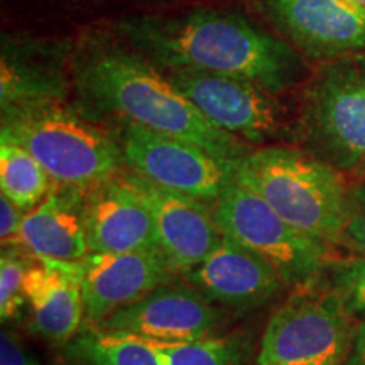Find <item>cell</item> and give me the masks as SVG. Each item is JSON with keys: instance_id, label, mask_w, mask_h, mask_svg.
<instances>
[{"instance_id": "1", "label": "cell", "mask_w": 365, "mask_h": 365, "mask_svg": "<svg viewBox=\"0 0 365 365\" xmlns=\"http://www.w3.org/2000/svg\"><path fill=\"white\" fill-rule=\"evenodd\" d=\"M122 34L153 65L235 76L281 93L304 78L303 58L240 16L193 12L182 17H134Z\"/></svg>"}, {"instance_id": "2", "label": "cell", "mask_w": 365, "mask_h": 365, "mask_svg": "<svg viewBox=\"0 0 365 365\" xmlns=\"http://www.w3.org/2000/svg\"><path fill=\"white\" fill-rule=\"evenodd\" d=\"M78 85L100 108L198 145L225 163L249 153L235 135L213 125L148 59L117 48L102 49L81 63Z\"/></svg>"}, {"instance_id": "3", "label": "cell", "mask_w": 365, "mask_h": 365, "mask_svg": "<svg viewBox=\"0 0 365 365\" xmlns=\"http://www.w3.org/2000/svg\"><path fill=\"white\" fill-rule=\"evenodd\" d=\"M234 178L291 225L327 244H341L349 190L340 171L313 154L267 145L235 161Z\"/></svg>"}, {"instance_id": "4", "label": "cell", "mask_w": 365, "mask_h": 365, "mask_svg": "<svg viewBox=\"0 0 365 365\" xmlns=\"http://www.w3.org/2000/svg\"><path fill=\"white\" fill-rule=\"evenodd\" d=\"M0 137L29 150L56 185L68 188L88 190L125 164L120 144L53 103L6 112Z\"/></svg>"}, {"instance_id": "5", "label": "cell", "mask_w": 365, "mask_h": 365, "mask_svg": "<svg viewBox=\"0 0 365 365\" xmlns=\"http://www.w3.org/2000/svg\"><path fill=\"white\" fill-rule=\"evenodd\" d=\"M301 132L309 154L336 171L365 166V53L319 66L304 91Z\"/></svg>"}, {"instance_id": "6", "label": "cell", "mask_w": 365, "mask_h": 365, "mask_svg": "<svg viewBox=\"0 0 365 365\" xmlns=\"http://www.w3.org/2000/svg\"><path fill=\"white\" fill-rule=\"evenodd\" d=\"M213 217L222 235L271 262L286 286H312L330 264L327 242L291 225L235 178L213 203Z\"/></svg>"}, {"instance_id": "7", "label": "cell", "mask_w": 365, "mask_h": 365, "mask_svg": "<svg viewBox=\"0 0 365 365\" xmlns=\"http://www.w3.org/2000/svg\"><path fill=\"white\" fill-rule=\"evenodd\" d=\"M354 333L352 317L330 287H299L269 318L255 365H344Z\"/></svg>"}, {"instance_id": "8", "label": "cell", "mask_w": 365, "mask_h": 365, "mask_svg": "<svg viewBox=\"0 0 365 365\" xmlns=\"http://www.w3.org/2000/svg\"><path fill=\"white\" fill-rule=\"evenodd\" d=\"M118 144L124 163L137 176L200 202L215 203L234 180L235 163L222 161L198 145L144 125L129 122Z\"/></svg>"}, {"instance_id": "9", "label": "cell", "mask_w": 365, "mask_h": 365, "mask_svg": "<svg viewBox=\"0 0 365 365\" xmlns=\"http://www.w3.org/2000/svg\"><path fill=\"white\" fill-rule=\"evenodd\" d=\"M168 78L218 129L252 144L279 137L284 108L264 86L198 70H170Z\"/></svg>"}, {"instance_id": "10", "label": "cell", "mask_w": 365, "mask_h": 365, "mask_svg": "<svg viewBox=\"0 0 365 365\" xmlns=\"http://www.w3.org/2000/svg\"><path fill=\"white\" fill-rule=\"evenodd\" d=\"M223 322L220 307L210 303L195 287L170 282L118 309L97 328L150 341L186 344L220 336Z\"/></svg>"}, {"instance_id": "11", "label": "cell", "mask_w": 365, "mask_h": 365, "mask_svg": "<svg viewBox=\"0 0 365 365\" xmlns=\"http://www.w3.org/2000/svg\"><path fill=\"white\" fill-rule=\"evenodd\" d=\"M182 279L210 303L235 312L266 307L286 287L271 262L225 235L203 262L182 274Z\"/></svg>"}, {"instance_id": "12", "label": "cell", "mask_w": 365, "mask_h": 365, "mask_svg": "<svg viewBox=\"0 0 365 365\" xmlns=\"http://www.w3.org/2000/svg\"><path fill=\"white\" fill-rule=\"evenodd\" d=\"M129 180L148 205L156 227L158 249L175 274H186L203 262L222 240L213 208L175 191L159 188L130 173Z\"/></svg>"}, {"instance_id": "13", "label": "cell", "mask_w": 365, "mask_h": 365, "mask_svg": "<svg viewBox=\"0 0 365 365\" xmlns=\"http://www.w3.org/2000/svg\"><path fill=\"white\" fill-rule=\"evenodd\" d=\"M267 11L308 56L330 61L365 51V11L355 0H267Z\"/></svg>"}, {"instance_id": "14", "label": "cell", "mask_w": 365, "mask_h": 365, "mask_svg": "<svg viewBox=\"0 0 365 365\" xmlns=\"http://www.w3.org/2000/svg\"><path fill=\"white\" fill-rule=\"evenodd\" d=\"M88 190L85 195V228L90 252L159 254L153 215L129 175L117 173Z\"/></svg>"}, {"instance_id": "15", "label": "cell", "mask_w": 365, "mask_h": 365, "mask_svg": "<svg viewBox=\"0 0 365 365\" xmlns=\"http://www.w3.org/2000/svg\"><path fill=\"white\" fill-rule=\"evenodd\" d=\"M176 274L156 252L93 254L81 261L85 322L97 327L118 309L143 299Z\"/></svg>"}, {"instance_id": "16", "label": "cell", "mask_w": 365, "mask_h": 365, "mask_svg": "<svg viewBox=\"0 0 365 365\" xmlns=\"http://www.w3.org/2000/svg\"><path fill=\"white\" fill-rule=\"evenodd\" d=\"M24 293L31 307V328L46 341L63 346L81 330V261H41L31 266Z\"/></svg>"}, {"instance_id": "17", "label": "cell", "mask_w": 365, "mask_h": 365, "mask_svg": "<svg viewBox=\"0 0 365 365\" xmlns=\"http://www.w3.org/2000/svg\"><path fill=\"white\" fill-rule=\"evenodd\" d=\"M17 244L39 261L78 262L90 254L83 190L51 191L26 213Z\"/></svg>"}, {"instance_id": "18", "label": "cell", "mask_w": 365, "mask_h": 365, "mask_svg": "<svg viewBox=\"0 0 365 365\" xmlns=\"http://www.w3.org/2000/svg\"><path fill=\"white\" fill-rule=\"evenodd\" d=\"M59 365H168L150 341L85 327L61 346Z\"/></svg>"}, {"instance_id": "19", "label": "cell", "mask_w": 365, "mask_h": 365, "mask_svg": "<svg viewBox=\"0 0 365 365\" xmlns=\"http://www.w3.org/2000/svg\"><path fill=\"white\" fill-rule=\"evenodd\" d=\"M51 176L29 150L0 137V190L24 212L38 207L51 188Z\"/></svg>"}, {"instance_id": "20", "label": "cell", "mask_w": 365, "mask_h": 365, "mask_svg": "<svg viewBox=\"0 0 365 365\" xmlns=\"http://www.w3.org/2000/svg\"><path fill=\"white\" fill-rule=\"evenodd\" d=\"M150 344L163 355L168 365H250L249 349L239 336L220 335L186 344Z\"/></svg>"}, {"instance_id": "21", "label": "cell", "mask_w": 365, "mask_h": 365, "mask_svg": "<svg viewBox=\"0 0 365 365\" xmlns=\"http://www.w3.org/2000/svg\"><path fill=\"white\" fill-rule=\"evenodd\" d=\"M31 269L29 259L17 247H4L0 255V318L11 322L27 303L24 293L26 274Z\"/></svg>"}, {"instance_id": "22", "label": "cell", "mask_w": 365, "mask_h": 365, "mask_svg": "<svg viewBox=\"0 0 365 365\" xmlns=\"http://www.w3.org/2000/svg\"><path fill=\"white\" fill-rule=\"evenodd\" d=\"M330 289L339 296L350 317L365 319V257L344 259L327 267Z\"/></svg>"}, {"instance_id": "23", "label": "cell", "mask_w": 365, "mask_h": 365, "mask_svg": "<svg viewBox=\"0 0 365 365\" xmlns=\"http://www.w3.org/2000/svg\"><path fill=\"white\" fill-rule=\"evenodd\" d=\"M341 244L365 257V182L349 190V210Z\"/></svg>"}, {"instance_id": "24", "label": "cell", "mask_w": 365, "mask_h": 365, "mask_svg": "<svg viewBox=\"0 0 365 365\" xmlns=\"http://www.w3.org/2000/svg\"><path fill=\"white\" fill-rule=\"evenodd\" d=\"M0 365H43L17 333H0Z\"/></svg>"}, {"instance_id": "25", "label": "cell", "mask_w": 365, "mask_h": 365, "mask_svg": "<svg viewBox=\"0 0 365 365\" xmlns=\"http://www.w3.org/2000/svg\"><path fill=\"white\" fill-rule=\"evenodd\" d=\"M24 217V210L14 205L6 196H0V237L4 247L17 244Z\"/></svg>"}, {"instance_id": "26", "label": "cell", "mask_w": 365, "mask_h": 365, "mask_svg": "<svg viewBox=\"0 0 365 365\" xmlns=\"http://www.w3.org/2000/svg\"><path fill=\"white\" fill-rule=\"evenodd\" d=\"M344 365H365V319L355 327L352 346Z\"/></svg>"}, {"instance_id": "27", "label": "cell", "mask_w": 365, "mask_h": 365, "mask_svg": "<svg viewBox=\"0 0 365 365\" xmlns=\"http://www.w3.org/2000/svg\"><path fill=\"white\" fill-rule=\"evenodd\" d=\"M355 2H357V4H359V6H360V7H362V9H364V11H365V0H355Z\"/></svg>"}]
</instances>
